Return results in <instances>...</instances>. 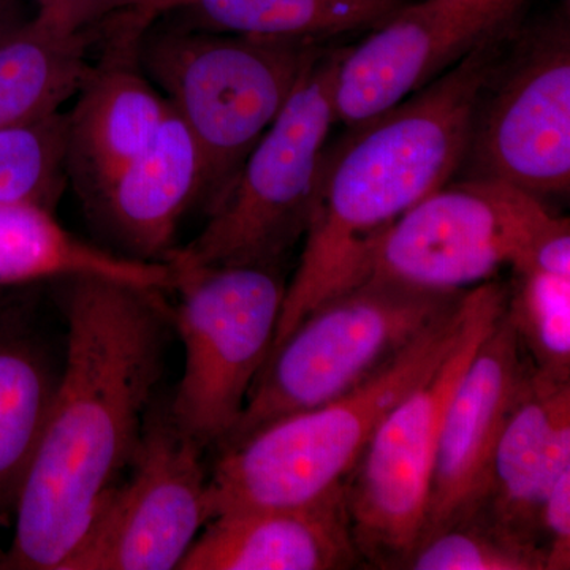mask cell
I'll use <instances>...</instances> for the list:
<instances>
[{
  "instance_id": "26",
  "label": "cell",
  "mask_w": 570,
  "mask_h": 570,
  "mask_svg": "<svg viewBox=\"0 0 570 570\" xmlns=\"http://www.w3.org/2000/svg\"><path fill=\"white\" fill-rule=\"evenodd\" d=\"M515 272H540L547 275L570 277V223L558 217L553 227L540 238L527 261Z\"/></svg>"
},
{
  "instance_id": "5",
  "label": "cell",
  "mask_w": 570,
  "mask_h": 570,
  "mask_svg": "<svg viewBox=\"0 0 570 570\" xmlns=\"http://www.w3.org/2000/svg\"><path fill=\"white\" fill-rule=\"evenodd\" d=\"M344 48L333 45L296 86L246 157L204 230L167 262L281 268L305 238L317 176L336 124L333 85Z\"/></svg>"
},
{
  "instance_id": "28",
  "label": "cell",
  "mask_w": 570,
  "mask_h": 570,
  "mask_svg": "<svg viewBox=\"0 0 570 570\" xmlns=\"http://www.w3.org/2000/svg\"><path fill=\"white\" fill-rule=\"evenodd\" d=\"M14 11H17V0H0V39L21 24L14 20Z\"/></svg>"
},
{
  "instance_id": "1",
  "label": "cell",
  "mask_w": 570,
  "mask_h": 570,
  "mask_svg": "<svg viewBox=\"0 0 570 570\" xmlns=\"http://www.w3.org/2000/svg\"><path fill=\"white\" fill-rule=\"evenodd\" d=\"M56 283L67 321L66 363L14 505L7 569L63 570L132 466L163 376L160 292L102 276Z\"/></svg>"
},
{
  "instance_id": "2",
  "label": "cell",
  "mask_w": 570,
  "mask_h": 570,
  "mask_svg": "<svg viewBox=\"0 0 570 570\" xmlns=\"http://www.w3.org/2000/svg\"><path fill=\"white\" fill-rule=\"evenodd\" d=\"M510 37L487 41L425 88L326 142L302 257L285 288L273 348L326 299L366 281L385 232L456 178L480 96L504 59Z\"/></svg>"
},
{
  "instance_id": "16",
  "label": "cell",
  "mask_w": 570,
  "mask_h": 570,
  "mask_svg": "<svg viewBox=\"0 0 570 570\" xmlns=\"http://www.w3.org/2000/svg\"><path fill=\"white\" fill-rule=\"evenodd\" d=\"M204 190L200 146L170 107L151 145L88 205L127 257L167 262L181 217Z\"/></svg>"
},
{
  "instance_id": "8",
  "label": "cell",
  "mask_w": 570,
  "mask_h": 570,
  "mask_svg": "<svg viewBox=\"0 0 570 570\" xmlns=\"http://www.w3.org/2000/svg\"><path fill=\"white\" fill-rule=\"evenodd\" d=\"M170 264L184 373L168 404L200 448L227 441L275 341L287 284L281 268Z\"/></svg>"
},
{
  "instance_id": "21",
  "label": "cell",
  "mask_w": 570,
  "mask_h": 570,
  "mask_svg": "<svg viewBox=\"0 0 570 570\" xmlns=\"http://www.w3.org/2000/svg\"><path fill=\"white\" fill-rule=\"evenodd\" d=\"M58 379L39 337L0 326V520L14 512Z\"/></svg>"
},
{
  "instance_id": "11",
  "label": "cell",
  "mask_w": 570,
  "mask_h": 570,
  "mask_svg": "<svg viewBox=\"0 0 570 570\" xmlns=\"http://www.w3.org/2000/svg\"><path fill=\"white\" fill-rule=\"evenodd\" d=\"M204 448L149 406L132 474L105 498L63 570L178 569L212 520Z\"/></svg>"
},
{
  "instance_id": "3",
  "label": "cell",
  "mask_w": 570,
  "mask_h": 570,
  "mask_svg": "<svg viewBox=\"0 0 570 570\" xmlns=\"http://www.w3.org/2000/svg\"><path fill=\"white\" fill-rule=\"evenodd\" d=\"M471 305L468 288L351 392L217 449L208 474L212 519L230 510L305 504L344 485L379 423L455 346Z\"/></svg>"
},
{
  "instance_id": "4",
  "label": "cell",
  "mask_w": 570,
  "mask_h": 570,
  "mask_svg": "<svg viewBox=\"0 0 570 570\" xmlns=\"http://www.w3.org/2000/svg\"><path fill=\"white\" fill-rule=\"evenodd\" d=\"M306 40L262 39L149 26L137 59L183 119L205 163L204 200H223L246 157L277 118L296 86L332 48Z\"/></svg>"
},
{
  "instance_id": "9",
  "label": "cell",
  "mask_w": 570,
  "mask_h": 570,
  "mask_svg": "<svg viewBox=\"0 0 570 570\" xmlns=\"http://www.w3.org/2000/svg\"><path fill=\"white\" fill-rule=\"evenodd\" d=\"M557 220L542 198L512 184L452 179L385 232L367 277L428 291H468L493 279L502 266L519 269Z\"/></svg>"
},
{
  "instance_id": "27",
  "label": "cell",
  "mask_w": 570,
  "mask_h": 570,
  "mask_svg": "<svg viewBox=\"0 0 570 570\" xmlns=\"http://www.w3.org/2000/svg\"><path fill=\"white\" fill-rule=\"evenodd\" d=\"M41 13L50 14L77 31L102 28L105 22L100 0H33Z\"/></svg>"
},
{
  "instance_id": "14",
  "label": "cell",
  "mask_w": 570,
  "mask_h": 570,
  "mask_svg": "<svg viewBox=\"0 0 570 570\" xmlns=\"http://www.w3.org/2000/svg\"><path fill=\"white\" fill-rule=\"evenodd\" d=\"M362 564L348 519L346 487L288 505L213 517L181 570H340Z\"/></svg>"
},
{
  "instance_id": "15",
  "label": "cell",
  "mask_w": 570,
  "mask_h": 570,
  "mask_svg": "<svg viewBox=\"0 0 570 570\" xmlns=\"http://www.w3.org/2000/svg\"><path fill=\"white\" fill-rule=\"evenodd\" d=\"M108 41L67 115V171L86 202L151 145L170 110L138 63V40Z\"/></svg>"
},
{
  "instance_id": "6",
  "label": "cell",
  "mask_w": 570,
  "mask_h": 570,
  "mask_svg": "<svg viewBox=\"0 0 570 570\" xmlns=\"http://www.w3.org/2000/svg\"><path fill=\"white\" fill-rule=\"evenodd\" d=\"M464 292L428 291L367 277L326 299L273 348L239 422L220 448L351 392Z\"/></svg>"
},
{
  "instance_id": "23",
  "label": "cell",
  "mask_w": 570,
  "mask_h": 570,
  "mask_svg": "<svg viewBox=\"0 0 570 570\" xmlns=\"http://www.w3.org/2000/svg\"><path fill=\"white\" fill-rule=\"evenodd\" d=\"M403 569L549 570V558L540 543L517 538L472 513L420 540Z\"/></svg>"
},
{
  "instance_id": "29",
  "label": "cell",
  "mask_w": 570,
  "mask_h": 570,
  "mask_svg": "<svg viewBox=\"0 0 570 570\" xmlns=\"http://www.w3.org/2000/svg\"><path fill=\"white\" fill-rule=\"evenodd\" d=\"M0 569H7V550L0 543Z\"/></svg>"
},
{
  "instance_id": "12",
  "label": "cell",
  "mask_w": 570,
  "mask_h": 570,
  "mask_svg": "<svg viewBox=\"0 0 570 570\" xmlns=\"http://www.w3.org/2000/svg\"><path fill=\"white\" fill-rule=\"evenodd\" d=\"M523 3H404L358 45L344 48L333 85L336 122L360 126L425 88L487 41L512 32Z\"/></svg>"
},
{
  "instance_id": "7",
  "label": "cell",
  "mask_w": 570,
  "mask_h": 570,
  "mask_svg": "<svg viewBox=\"0 0 570 570\" xmlns=\"http://www.w3.org/2000/svg\"><path fill=\"white\" fill-rule=\"evenodd\" d=\"M471 296V313L455 346L379 423L344 483L352 535L367 568L403 569L422 535L450 397L480 341L504 313L508 285L487 281L472 287Z\"/></svg>"
},
{
  "instance_id": "19",
  "label": "cell",
  "mask_w": 570,
  "mask_h": 570,
  "mask_svg": "<svg viewBox=\"0 0 570 570\" xmlns=\"http://www.w3.org/2000/svg\"><path fill=\"white\" fill-rule=\"evenodd\" d=\"M102 276L163 292L174 288L167 262H142L82 242L36 205H0V285Z\"/></svg>"
},
{
  "instance_id": "10",
  "label": "cell",
  "mask_w": 570,
  "mask_h": 570,
  "mask_svg": "<svg viewBox=\"0 0 570 570\" xmlns=\"http://www.w3.org/2000/svg\"><path fill=\"white\" fill-rule=\"evenodd\" d=\"M456 178L569 194L570 37L562 21L505 52L480 96Z\"/></svg>"
},
{
  "instance_id": "18",
  "label": "cell",
  "mask_w": 570,
  "mask_h": 570,
  "mask_svg": "<svg viewBox=\"0 0 570 570\" xmlns=\"http://www.w3.org/2000/svg\"><path fill=\"white\" fill-rule=\"evenodd\" d=\"M404 0H146L115 24L140 37L160 17L198 31L328 43L377 28Z\"/></svg>"
},
{
  "instance_id": "25",
  "label": "cell",
  "mask_w": 570,
  "mask_h": 570,
  "mask_svg": "<svg viewBox=\"0 0 570 570\" xmlns=\"http://www.w3.org/2000/svg\"><path fill=\"white\" fill-rule=\"evenodd\" d=\"M540 540L547 550L549 570L570 568V471L551 485L539 513Z\"/></svg>"
},
{
  "instance_id": "22",
  "label": "cell",
  "mask_w": 570,
  "mask_h": 570,
  "mask_svg": "<svg viewBox=\"0 0 570 570\" xmlns=\"http://www.w3.org/2000/svg\"><path fill=\"white\" fill-rule=\"evenodd\" d=\"M67 115L0 129V205L52 212L67 175Z\"/></svg>"
},
{
  "instance_id": "24",
  "label": "cell",
  "mask_w": 570,
  "mask_h": 570,
  "mask_svg": "<svg viewBox=\"0 0 570 570\" xmlns=\"http://www.w3.org/2000/svg\"><path fill=\"white\" fill-rule=\"evenodd\" d=\"M505 313L540 373L570 382V277L513 272Z\"/></svg>"
},
{
  "instance_id": "17",
  "label": "cell",
  "mask_w": 570,
  "mask_h": 570,
  "mask_svg": "<svg viewBox=\"0 0 570 570\" xmlns=\"http://www.w3.org/2000/svg\"><path fill=\"white\" fill-rule=\"evenodd\" d=\"M566 471H570V382L546 376L534 366L499 434L485 494L474 513L543 547L540 505Z\"/></svg>"
},
{
  "instance_id": "20",
  "label": "cell",
  "mask_w": 570,
  "mask_h": 570,
  "mask_svg": "<svg viewBox=\"0 0 570 570\" xmlns=\"http://www.w3.org/2000/svg\"><path fill=\"white\" fill-rule=\"evenodd\" d=\"M97 29L77 31L37 11L0 39V129L61 111L81 88L92 63Z\"/></svg>"
},
{
  "instance_id": "13",
  "label": "cell",
  "mask_w": 570,
  "mask_h": 570,
  "mask_svg": "<svg viewBox=\"0 0 570 570\" xmlns=\"http://www.w3.org/2000/svg\"><path fill=\"white\" fill-rule=\"evenodd\" d=\"M532 370L504 309L450 397L419 542L479 509L499 434Z\"/></svg>"
}]
</instances>
